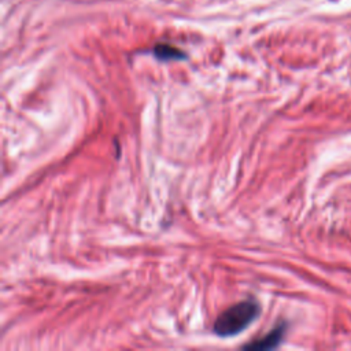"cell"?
<instances>
[{
  "label": "cell",
  "mask_w": 351,
  "mask_h": 351,
  "mask_svg": "<svg viewBox=\"0 0 351 351\" xmlns=\"http://www.w3.org/2000/svg\"><path fill=\"white\" fill-rule=\"evenodd\" d=\"M259 315V303L255 299H245L223 310L214 321L213 330L219 337L236 336L247 329Z\"/></svg>",
  "instance_id": "cell-1"
},
{
  "label": "cell",
  "mask_w": 351,
  "mask_h": 351,
  "mask_svg": "<svg viewBox=\"0 0 351 351\" xmlns=\"http://www.w3.org/2000/svg\"><path fill=\"white\" fill-rule=\"evenodd\" d=\"M285 332H287L285 322H278L269 333H266L262 337H256L255 340L241 346V348L243 350H255V351L276 348L282 341Z\"/></svg>",
  "instance_id": "cell-2"
},
{
  "label": "cell",
  "mask_w": 351,
  "mask_h": 351,
  "mask_svg": "<svg viewBox=\"0 0 351 351\" xmlns=\"http://www.w3.org/2000/svg\"><path fill=\"white\" fill-rule=\"evenodd\" d=\"M154 55L159 59V60H181L185 59L186 55L178 49L177 47H173L170 44H158L154 48Z\"/></svg>",
  "instance_id": "cell-3"
}]
</instances>
